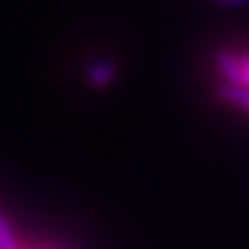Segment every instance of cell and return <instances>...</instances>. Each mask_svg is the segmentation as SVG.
I'll return each instance as SVG.
<instances>
[{
    "mask_svg": "<svg viewBox=\"0 0 249 249\" xmlns=\"http://www.w3.org/2000/svg\"><path fill=\"white\" fill-rule=\"evenodd\" d=\"M216 64L227 83L241 85V57H237L229 51H223L218 54Z\"/></svg>",
    "mask_w": 249,
    "mask_h": 249,
    "instance_id": "6da1fadb",
    "label": "cell"
},
{
    "mask_svg": "<svg viewBox=\"0 0 249 249\" xmlns=\"http://www.w3.org/2000/svg\"><path fill=\"white\" fill-rule=\"evenodd\" d=\"M114 68L109 62H95L89 68V80L95 87H106L113 82Z\"/></svg>",
    "mask_w": 249,
    "mask_h": 249,
    "instance_id": "7a4b0ae2",
    "label": "cell"
},
{
    "mask_svg": "<svg viewBox=\"0 0 249 249\" xmlns=\"http://www.w3.org/2000/svg\"><path fill=\"white\" fill-rule=\"evenodd\" d=\"M0 249H16V241L7 220L0 216Z\"/></svg>",
    "mask_w": 249,
    "mask_h": 249,
    "instance_id": "3957f363",
    "label": "cell"
},
{
    "mask_svg": "<svg viewBox=\"0 0 249 249\" xmlns=\"http://www.w3.org/2000/svg\"><path fill=\"white\" fill-rule=\"evenodd\" d=\"M241 85L249 89V54L241 57Z\"/></svg>",
    "mask_w": 249,
    "mask_h": 249,
    "instance_id": "277c9868",
    "label": "cell"
},
{
    "mask_svg": "<svg viewBox=\"0 0 249 249\" xmlns=\"http://www.w3.org/2000/svg\"><path fill=\"white\" fill-rule=\"evenodd\" d=\"M241 106H244L246 109H249V90L246 92V95H244V101H242V104Z\"/></svg>",
    "mask_w": 249,
    "mask_h": 249,
    "instance_id": "5b68a950",
    "label": "cell"
},
{
    "mask_svg": "<svg viewBox=\"0 0 249 249\" xmlns=\"http://www.w3.org/2000/svg\"><path fill=\"white\" fill-rule=\"evenodd\" d=\"M225 2H241V0H225Z\"/></svg>",
    "mask_w": 249,
    "mask_h": 249,
    "instance_id": "8992f818",
    "label": "cell"
}]
</instances>
